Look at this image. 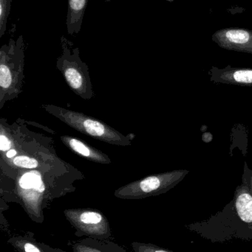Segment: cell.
<instances>
[{"instance_id": "4fadbf2b", "label": "cell", "mask_w": 252, "mask_h": 252, "mask_svg": "<svg viewBox=\"0 0 252 252\" xmlns=\"http://www.w3.org/2000/svg\"><path fill=\"white\" fill-rule=\"evenodd\" d=\"M226 38L230 42L236 44H246L250 41V35L247 31L242 30H232L226 34Z\"/></svg>"}, {"instance_id": "5bb4252c", "label": "cell", "mask_w": 252, "mask_h": 252, "mask_svg": "<svg viewBox=\"0 0 252 252\" xmlns=\"http://www.w3.org/2000/svg\"><path fill=\"white\" fill-rule=\"evenodd\" d=\"M132 247L135 252H173L158 246L144 243L133 242Z\"/></svg>"}, {"instance_id": "8fae6325", "label": "cell", "mask_w": 252, "mask_h": 252, "mask_svg": "<svg viewBox=\"0 0 252 252\" xmlns=\"http://www.w3.org/2000/svg\"><path fill=\"white\" fill-rule=\"evenodd\" d=\"M13 0H0V38L2 37L7 28V18L10 13Z\"/></svg>"}, {"instance_id": "5b68a950", "label": "cell", "mask_w": 252, "mask_h": 252, "mask_svg": "<svg viewBox=\"0 0 252 252\" xmlns=\"http://www.w3.org/2000/svg\"><path fill=\"white\" fill-rule=\"evenodd\" d=\"M189 173L187 170H176L152 175L118 188L114 195L121 199L127 200L159 195L173 189Z\"/></svg>"}, {"instance_id": "3957f363", "label": "cell", "mask_w": 252, "mask_h": 252, "mask_svg": "<svg viewBox=\"0 0 252 252\" xmlns=\"http://www.w3.org/2000/svg\"><path fill=\"white\" fill-rule=\"evenodd\" d=\"M41 107L50 115L60 120L70 127L87 136L111 145L121 146L131 145L133 138H130V136L132 134L124 136L102 121L94 119L88 115L63 109L54 105H42Z\"/></svg>"}, {"instance_id": "7c38bea8", "label": "cell", "mask_w": 252, "mask_h": 252, "mask_svg": "<svg viewBox=\"0 0 252 252\" xmlns=\"http://www.w3.org/2000/svg\"><path fill=\"white\" fill-rule=\"evenodd\" d=\"M12 161L16 167L26 169H36L39 166L36 158L25 155L16 156L13 157Z\"/></svg>"}, {"instance_id": "ac0fdd59", "label": "cell", "mask_w": 252, "mask_h": 252, "mask_svg": "<svg viewBox=\"0 0 252 252\" xmlns=\"http://www.w3.org/2000/svg\"><path fill=\"white\" fill-rule=\"evenodd\" d=\"M105 1H108V2H109V1H111V0H105Z\"/></svg>"}, {"instance_id": "7a4b0ae2", "label": "cell", "mask_w": 252, "mask_h": 252, "mask_svg": "<svg viewBox=\"0 0 252 252\" xmlns=\"http://www.w3.org/2000/svg\"><path fill=\"white\" fill-rule=\"evenodd\" d=\"M24 66L25 42L20 35L16 41L10 38L0 49V109L22 92Z\"/></svg>"}, {"instance_id": "52a82bcc", "label": "cell", "mask_w": 252, "mask_h": 252, "mask_svg": "<svg viewBox=\"0 0 252 252\" xmlns=\"http://www.w3.org/2000/svg\"><path fill=\"white\" fill-rule=\"evenodd\" d=\"M210 80L213 84H228L252 87V69L213 68L209 72Z\"/></svg>"}, {"instance_id": "ba28073f", "label": "cell", "mask_w": 252, "mask_h": 252, "mask_svg": "<svg viewBox=\"0 0 252 252\" xmlns=\"http://www.w3.org/2000/svg\"><path fill=\"white\" fill-rule=\"evenodd\" d=\"M61 140L70 149L73 151L81 157H85L87 159L100 164H110L111 161L108 155L98 151L96 148H92L86 145L84 142L72 136H62Z\"/></svg>"}, {"instance_id": "6da1fadb", "label": "cell", "mask_w": 252, "mask_h": 252, "mask_svg": "<svg viewBox=\"0 0 252 252\" xmlns=\"http://www.w3.org/2000/svg\"><path fill=\"white\" fill-rule=\"evenodd\" d=\"M185 227L212 243L252 241V195L247 181L242 178L233 199L221 211Z\"/></svg>"}, {"instance_id": "277c9868", "label": "cell", "mask_w": 252, "mask_h": 252, "mask_svg": "<svg viewBox=\"0 0 252 252\" xmlns=\"http://www.w3.org/2000/svg\"><path fill=\"white\" fill-rule=\"evenodd\" d=\"M62 54L58 58L56 66L62 72L71 90L81 98L90 100L94 96L89 68L81 61L79 49L72 48L71 41L65 36L61 37Z\"/></svg>"}, {"instance_id": "e0dca14e", "label": "cell", "mask_w": 252, "mask_h": 252, "mask_svg": "<svg viewBox=\"0 0 252 252\" xmlns=\"http://www.w3.org/2000/svg\"><path fill=\"white\" fill-rule=\"evenodd\" d=\"M39 244L44 252H67L60 250V249L52 248V247H49V246L46 245L43 243H39Z\"/></svg>"}, {"instance_id": "2e32d148", "label": "cell", "mask_w": 252, "mask_h": 252, "mask_svg": "<svg viewBox=\"0 0 252 252\" xmlns=\"http://www.w3.org/2000/svg\"><path fill=\"white\" fill-rule=\"evenodd\" d=\"M242 178H244L247 183H248L249 187H250V192L252 195V170L248 167V164L247 162L244 164V174H243Z\"/></svg>"}, {"instance_id": "9a60e30c", "label": "cell", "mask_w": 252, "mask_h": 252, "mask_svg": "<svg viewBox=\"0 0 252 252\" xmlns=\"http://www.w3.org/2000/svg\"><path fill=\"white\" fill-rule=\"evenodd\" d=\"M72 251L73 252H102L95 247L86 245L83 243H75L72 245Z\"/></svg>"}, {"instance_id": "30bf717a", "label": "cell", "mask_w": 252, "mask_h": 252, "mask_svg": "<svg viewBox=\"0 0 252 252\" xmlns=\"http://www.w3.org/2000/svg\"><path fill=\"white\" fill-rule=\"evenodd\" d=\"M7 243L19 252H44L39 243L28 235L12 237Z\"/></svg>"}, {"instance_id": "8992f818", "label": "cell", "mask_w": 252, "mask_h": 252, "mask_svg": "<svg viewBox=\"0 0 252 252\" xmlns=\"http://www.w3.org/2000/svg\"><path fill=\"white\" fill-rule=\"evenodd\" d=\"M66 219L78 231V235L105 240L111 236L108 219L103 213L91 209H71L64 211Z\"/></svg>"}, {"instance_id": "9c48e42d", "label": "cell", "mask_w": 252, "mask_h": 252, "mask_svg": "<svg viewBox=\"0 0 252 252\" xmlns=\"http://www.w3.org/2000/svg\"><path fill=\"white\" fill-rule=\"evenodd\" d=\"M88 0H68L66 27L68 33L77 35L81 31Z\"/></svg>"}]
</instances>
